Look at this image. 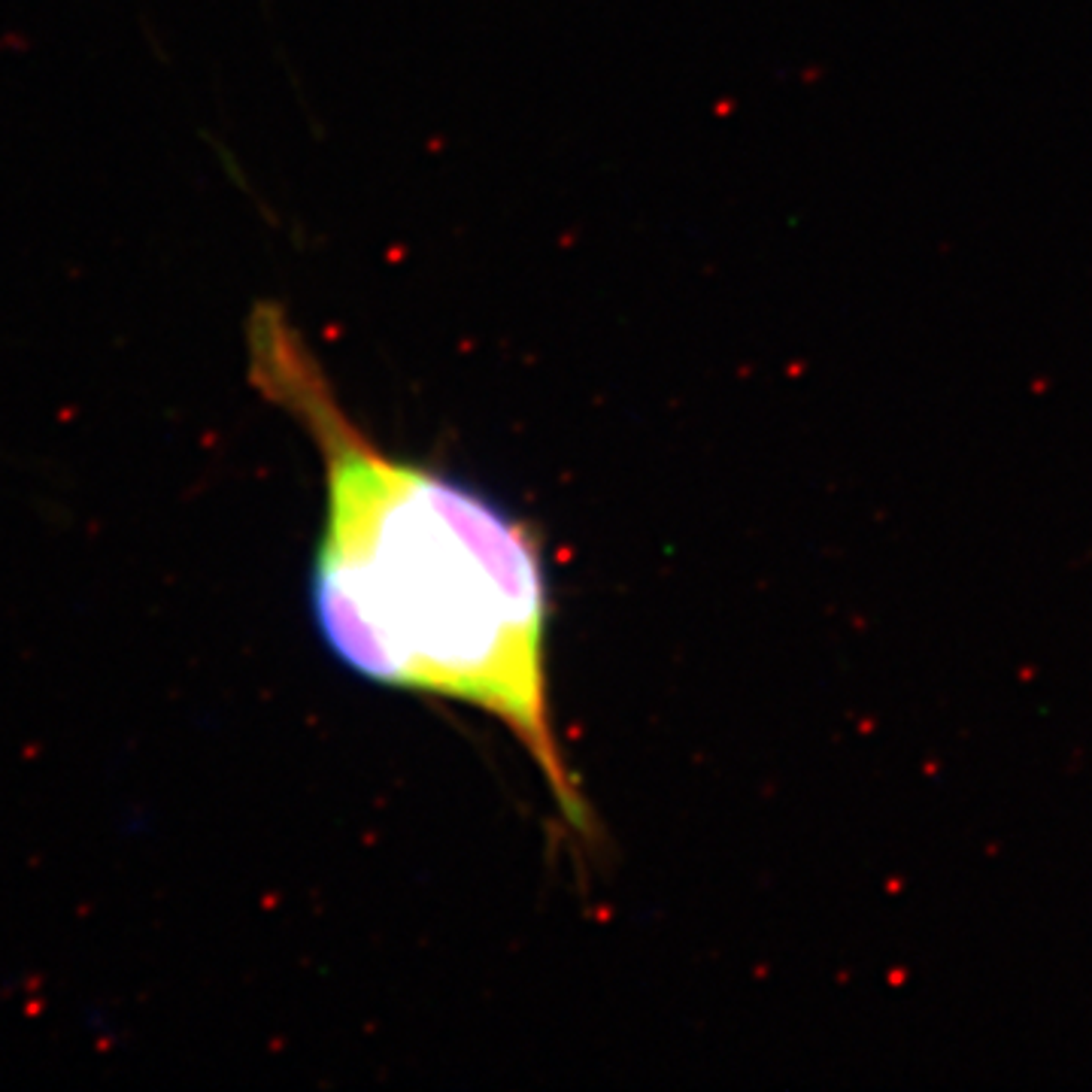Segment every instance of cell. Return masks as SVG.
<instances>
[{
	"label": "cell",
	"instance_id": "cell-1",
	"mask_svg": "<svg viewBox=\"0 0 1092 1092\" xmlns=\"http://www.w3.org/2000/svg\"><path fill=\"white\" fill-rule=\"evenodd\" d=\"M249 383L313 440L325 520L310 607L343 668L492 717L540 771L573 835L592 819L555 737L546 674L550 583L522 520L480 488L386 453L273 301L246 319Z\"/></svg>",
	"mask_w": 1092,
	"mask_h": 1092
}]
</instances>
